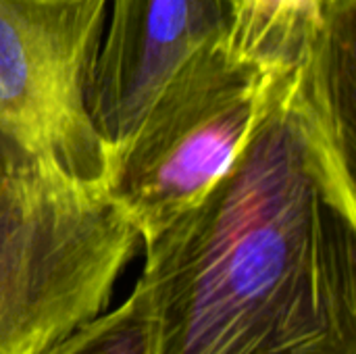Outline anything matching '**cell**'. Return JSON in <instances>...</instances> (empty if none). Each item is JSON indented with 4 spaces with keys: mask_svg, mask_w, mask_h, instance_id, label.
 I'll return each mask as SVG.
<instances>
[{
    "mask_svg": "<svg viewBox=\"0 0 356 354\" xmlns=\"http://www.w3.org/2000/svg\"><path fill=\"white\" fill-rule=\"evenodd\" d=\"M353 63L280 71L204 198L142 242L144 354H356Z\"/></svg>",
    "mask_w": 356,
    "mask_h": 354,
    "instance_id": "obj_1",
    "label": "cell"
},
{
    "mask_svg": "<svg viewBox=\"0 0 356 354\" xmlns=\"http://www.w3.org/2000/svg\"><path fill=\"white\" fill-rule=\"evenodd\" d=\"M140 244L106 184L0 173V354H42L106 311Z\"/></svg>",
    "mask_w": 356,
    "mask_h": 354,
    "instance_id": "obj_2",
    "label": "cell"
},
{
    "mask_svg": "<svg viewBox=\"0 0 356 354\" xmlns=\"http://www.w3.org/2000/svg\"><path fill=\"white\" fill-rule=\"evenodd\" d=\"M280 71L229 50H196L111 152L106 188L146 242L196 207L248 144Z\"/></svg>",
    "mask_w": 356,
    "mask_h": 354,
    "instance_id": "obj_3",
    "label": "cell"
},
{
    "mask_svg": "<svg viewBox=\"0 0 356 354\" xmlns=\"http://www.w3.org/2000/svg\"><path fill=\"white\" fill-rule=\"evenodd\" d=\"M108 0H0V173L106 184L90 81Z\"/></svg>",
    "mask_w": 356,
    "mask_h": 354,
    "instance_id": "obj_4",
    "label": "cell"
},
{
    "mask_svg": "<svg viewBox=\"0 0 356 354\" xmlns=\"http://www.w3.org/2000/svg\"><path fill=\"white\" fill-rule=\"evenodd\" d=\"M227 27L229 0H108L88 96L108 159L163 83Z\"/></svg>",
    "mask_w": 356,
    "mask_h": 354,
    "instance_id": "obj_5",
    "label": "cell"
},
{
    "mask_svg": "<svg viewBox=\"0 0 356 354\" xmlns=\"http://www.w3.org/2000/svg\"><path fill=\"white\" fill-rule=\"evenodd\" d=\"M356 0H229L225 42L271 71L307 63L327 44L355 38Z\"/></svg>",
    "mask_w": 356,
    "mask_h": 354,
    "instance_id": "obj_6",
    "label": "cell"
},
{
    "mask_svg": "<svg viewBox=\"0 0 356 354\" xmlns=\"http://www.w3.org/2000/svg\"><path fill=\"white\" fill-rule=\"evenodd\" d=\"M42 354H144V338L138 313L125 298L106 309Z\"/></svg>",
    "mask_w": 356,
    "mask_h": 354,
    "instance_id": "obj_7",
    "label": "cell"
}]
</instances>
